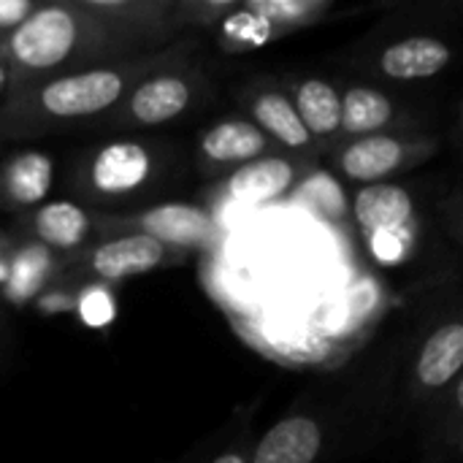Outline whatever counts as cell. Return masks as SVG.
Returning <instances> with one entry per match:
<instances>
[{"mask_svg": "<svg viewBox=\"0 0 463 463\" xmlns=\"http://www.w3.org/2000/svg\"><path fill=\"white\" fill-rule=\"evenodd\" d=\"M33 11L35 5L30 0H0V27L16 30Z\"/></svg>", "mask_w": 463, "mask_h": 463, "instance_id": "603a6c76", "label": "cell"}, {"mask_svg": "<svg viewBox=\"0 0 463 463\" xmlns=\"http://www.w3.org/2000/svg\"><path fill=\"white\" fill-rule=\"evenodd\" d=\"M3 87H5V68L0 65V92H3Z\"/></svg>", "mask_w": 463, "mask_h": 463, "instance_id": "d4e9b609", "label": "cell"}, {"mask_svg": "<svg viewBox=\"0 0 463 463\" xmlns=\"http://www.w3.org/2000/svg\"><path fill=\"white\" fill-rule=\"evenodd\" d=\"M298 198L307 201L317 214H323L328 220H339L347 209L339 182L328 174H315L312 179H307L298 190Z\"/></svg>", "mask_w": 463, "mask_h": 463, "instance_id": "d6986e66", "label": "cell"}, {"mask_svg": "<svg viewBox=\"0 0 463 463\" xmlns=\"http://www.w3.org/2000/svg\"><path fill=\"white\" fill-rule=\"evenodd\" d=\"M190 103V87L176 76H160L141 84L130 98V111L144 125H160L179 117Z\"/></svg>", "mask_w": 463, "mask_h": 463, "instance_id": "8fae6325", "label": "cell"}, {"mask_svg": "<svg viewBox=\"0 0 463 463\" xmlns=\"http://www.w3.org/2000/svg\"><path fill=\"white\" fill-rule=\"evenodd\" d=\"M404 157V146L388 136H364L361 141L350 144L342 155V168L350 179L358 182H377L399 168Z\"/></svg>", "mask_w": 463, "mask_h": 463, "instance_id": "7c38bea8", "label": "cell"}, {"mask_svg": "<svg viewBox=\"0 0 463 463\" xmlns=\"http://www.w3.org/2000/svg\"><path fill=\"white\" fill-rule=\"evenodd\" d=\"M79 41V22L62 5L35 8L8 38L11 57L30 71L60 65Z\"/></svg>", "mask_w": 463, "mask_h": 463, "instance_id": "6da1fadb", "label": "cell"}, {"mask_svg": "<svg viewBox=\"0 0 463 463\" xmlns=\"http://www.w3.org/2000/svg\"><path fill=\"white\" fill-rule=\"evenodd\" d=\"M90 228V217L84 209H79L76 203L68 201H54L46 203L38 214H35V231L38 236L60 250H71L76 247L84 233Z\"/></svg>", "mask_w": 463, "mask_h": 463, "instance_id": "e0dca14e", "label": "cell"}, {"mask_svg": "<svg viewBox=\"0 0 463 463\" xmlns=\"http://www.w3.org/2000/svg\"><path fill=\"white\" fill-rule=\"evenodd\" d=\"M201 149L217 163H250L266 149V136L250 122H220L203 136Z\"/></svg>", "mask_w": 463, "mask_h": 463, "instance_id": "4fadbf2b", "label": "cell"}, {"mask_svg": "<svg viewBox=\"0 0 463 463\" xmlns=\"http://www.w3.org/2000/svg\"><path fill=\"white\" fill-rule=\"evenodd\" d=\"M391 117H393V106L380 90L353 87L342 98V122H339V128H345L353 136H366L372 130L385 128L391 122Z\"/></svg>", "mask_w": 463, "mask_h": 463, "instance_id": "2e32d148", "label": "cell"}, {"mask_svg": "<svg viewBox=\"0 0 463 463\" xmlns=\"http://www.w3.org/2000/svg\"><path fill=\"white\" fill-rule=\"evenodd\" d=\"M450 62L448 43L437 38H407L383 52V71L391 79H426Z\"/></svg>", "mask_w": 463, "mask_h": 463, "instance_id": "9c48e42d", "label": "cell"}, {"mask_svg": "<svg viewBox=\"0 0 463 463\" xmlns=\"http://www.w3.org/2000/svg\"><path fill=\"white\" fill-rule=\"evenodd\" d=\"M214 463H247L241 456H236V453H228V456H220Z\"/></svg>", "mask_w": 463, "mask_h": 463, "instance_id": "cb8c5ba5", "label": "cell"}, {"mask_svg": "<svg viewBox=\"0 0 463 463\" xmlns=\"http://www.w3.org/2000/svg\"><path fill=\"white\" fill-rule=\"evenodd\" d=\"M255 117L260 122L263 130H269L277 141H282L285 146H307L309 144V133L296 111V106L277 92H266L258 98L255 103Z\"/></svg>", "mask_w": 463, "mask_h": 463, "instance_id": "ac0fdd59", "label": "cell"}, {"mask_svg": "<svg viewBox=\"0 0 463 463\" xmlns=\"http://www.w3.org/2000/svg\"><path fill=\"white\" fill-rule=\"evenodd\" d=\"M163 258H165V247L160 241H155L146 233H136V236L114 239L98 247L92 255V271L100 279L119 282V279L157 269Z\"/></svg>", "mask_w": 463, "mask_h": 463, "instance_id": "3957f363", "label": "cell"}, {"mask_svg": "<svg viewBox=\"0 0 463 463\" xmlns=\"http://www.w3.org/2000/svg\"><path fill=\"white\" fill-rule=\"evenodd\" d=\"M79 312H81V317H84L87 326L100 328V326H106V323L114 317V301H111V296L103 293V290H90V293L81 298Z\"/></svg>", "mask_w": 463, "mask_h": 463, "instance_id": "7402d4cb", "label": "cell"}, {"mask_svg": "<svg viewBox=\"0 0 463 463\" xmlns=\"http://www.w3.org/2000/svg\"><path fill=\"white\" fill-rule=\"evenodd\" d=\"M296 111L307 128V133H317V136H328L334 130H339L342 122V98L339 92L320 79H309L298 87L296 95Z\"/></svg>", "mask_w": 463, "mask_h": 463, "instance_id": "9a60e30c", "label": "cell"}, {"mask_svg": "<svg viewBox=\"0 0 463 463\" xmlns=\"http://www.w3.org/2000/svg\"><path fill=\"white\" fill-rule=\"evenodd\" d=\"M463 364V326H442L423 347L418 358V380L426 388H445Z\"/></svg>", "mask_w": 463, "mask_h": 463, "instance_id": "30bf717a", "label": "cell"}, {"mask_svg": "<svg viewBox=\"0 0 463 463\" xmlns=\"http://www.w3.org/2000/svg\"><path fill=\"white\" fill-rule=\"evenodd\" d=\"M410 244V231L399 228V231H383L372 236V250L383 263H399L404 258V250Z\"/></svg>", "mask_w": 463, "mask_h": 463, "instance_id": "44dd1931", "label": "cell"}, {"mask_svg": "<svg viewBox=\"0 0 463 463\" xmlns=\"http://www.w3.org/2000/svg\"><path fill=\"white\" fill-rule=\"evenodd\" d=\"M355 217L369 236L383 231H399L407 228L412 220V198L404 187L374 182L358 193Z\"/></svg>", "mask_w": 463, "mask_h": 463, "instance_id": "ba28073f", "label": "cell"}, {"mask_svg": "<svg viewBox=\"0 0 463 463\" xmlns=\"http://www.w3.org/2000/svg\"><path fill=\"white\" fill-rule=\"evenodd\" d=\"M122 76L114 71H84L49 81L41 90V103L52 117H90L109 109L122 95Z\"/></svg>", "mask_w": 463, "mask_h": 463, "instance_id": "7a4b0ae2", "label": "cell"}, {"mask_svg": "<svg viewBox=\"0 0 463 463\" xmlns=\"http://www.w3.org/2000/svg\"><path fill=\"white\" fill-rule=\"evenodd\" d=\"M144 233L160 244H184L198 247L212 236V217L209 212L190 206V203H165L141 214Z\"/></svg>", "mask_w": 463, "mask_h": 463, "instance_id": "8992f818", "label": "cell"}, {"mask_svg": "<svg viewBox=\"0 0 463 463\" xmlns=\"http://www.w3.org/2000/svg\"><path fill=\"white\" fill-rule=\"evenodd\" d=\"M326 3H307V0H271V3H250V11L269 22H304L307 16H315L323 11Z\"/></svg>", "mask_w": 463, "mask_h": 463, "instance_id": "ffe728a7", "label": "cell"}, {"mask_svg": "<svg viewBox=\"0 0 463 463\" xmlns=\"http://www.w3.org/2000/svg\"><path fill=\"white\" fill-rule=\"evenodd\" d=\"M52 174H54L52 160L43 152L30 149V152L16 155L8 163L3 184L8 190L11 201H16V203H38V201H43V195L52 187Z\"/></svg>", "mask_w": 463, "mask_h": 463, "instance_id": "5bb4252c", "label": "cell"}, {"mask_svg": "<svg viewBox=\"0 0 463 463\" xmlns=\"http://www.w3.org/2000/svg\"><path fill=\"white\" fill-rule=\"evenodd\" d=\"M149 155L141 144H109L92 163V184L100 193H128L149 176Z\"/></svg>", "mask_w": 463, "mask_h": 463, "instance_id": "52a82bcc", "label": "cell"}, {"mask_svg": "<svg viewBox=\"0 0 463 463\" xmlns=\"http://www.w3.org/2000/svg\"><path fill=\"white\" fill-rule=\"evenodd\" d=\"M296 182V168L282 157H263L244 163L231 179L228 193L250 206H263L269 201H277L290 190Z\"/></svg>", "mask_w": 463, "mask_h": 463, "instance_id": "5b68a950", "label": "cell"}, {"mask_svg": "<svg viewBox=\"0 0 463 463\" xmlns=\"http://www.w3.org/2000/svg\"><path fill=\"white\" fill-rule=\"evenodd\" d=\"M320 426L307 415H296L277 423L260 439L255 463H312L320 453Z\"/></svg>", "mask_w": 463, "mask_h": 463, "instance_id": "277c9868", "label": "cell"}]
</instances>
